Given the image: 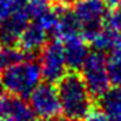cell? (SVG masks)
I'll return each mask as SVG.
<instances>
[{
  "label": "cell",
  "instance_id": "1",
  "mask_svg": "<svg viewBox=\"0 0 121 121\" xmlns=\"http://www.w3.org/2000/svg\"><path fill=\"white\" fill-rule=\"evenodd\" d=\"M61 115L69 121H86L95 109L94 96L81 73L69 72L57 82Z\"/></svg>",
  "mask_w": 121,
  "mask_h": 121
},
{
  "label": "cell",
  "instance_id": "2",
  "mask_svg": "<svg viewBox=\"0 0 121 121\" xmlns=\"http://www.w3.org/2000/svg\"><path fill=\"white\" fill-rule=\"evenodd\" d=\"M42 79L43 77L39 61L27 56L8 65L0 74V82L3 85L4 91L25 99L29 98Z\"/></svg>",
  "mask_w": 121,
  "mask_h": 121
},
{
  "label": "cell",
  "instance_id": "3",
  "mask_svg": "<svg viewBox=\"0 0 121 121\" xmlns=\"http://www.w3.org/2000/svg\"><path fill=\"white\" fill-rule=\"evenodd\" d=\"M73 11L81 25V37L90 42L103 30L109 13L104 0H78Z\"/></svg>",
  "mask_w": 121,
  "mask_h": 121
},
{
  "label": "cell",
  "instance_id": "4",
  "mask_svg": "<svg viewBox=\"0 0 121 121\" xmlns=\"http://www.w3.org/2000/svg\"><path fill=\"white\" fill-rule=\"evenodd\" d=\"M81 76L94 98H99L109 89V76L107 68V55L92 51L81 68Z\"/></svg>",
  "mask_w": 121,
  "mask_h": 121
},
{
  "label": "cell",
  "instance_id": "5",
  "mask_svg": "<svg viewBox=\"0 0 121 121\" xmlns=\"http://www.w3.org/2000/svg\"><path fill=\"white\" fill-rule=\"evenodd\" d=\"M27 99L38 118L43 121H52L60 117V99H59L57 87L53 86V83L40 82Z\"/></svg>",
  "mask_w": 121,
  "mask_h": 121
},
{
  "label": "cell",
  "instance_id": "6",
  "mask_svg": "<svg viewBox=\"0 0 121 121\" xmlns=\"http://www.w3.org/2000/svg\"><path fill=\"white\" fill-rule=\"evenodd\" d=\"M39 65L44 82L57 83L68 73L64 43H61L59 39L50 40L40 51Z\"/></svg>",
  "mask_w": 121,
  "mask_h": 121
},
{
  "label": "cell",
  "instance_id": "7",
  "mask_svg": "<svg viewBox=\"0 0 121 121\" xmlns=\"http://www.w3.org/2000/svg\"><path fill=\"white\" fill-rule=\"evenodd\" d=\"M86 121H121V87H109L100 95L96 108Z\"/></svg>",
  "mask_w": 121,
  "mask_h": 121
},
{
  "label": "cell",
  "instance_id": "8",
  "mask_svg": "<svg viewBox=\"0 0 121 121\" xmlns=\"http://www.w3.org/2000/svg\"><path fill=\"white\" fill-rule=\"evenodd\" d=\"M0 117L9 121H35V113L25 98L11 94L0 95Z\"/></svg>",
  "mask_w": 121,
  "mask_h": 121
},
{
  "label": "cell",
  "instance_id": "9",
  "mask_svg": "<svg viewBox=\"0 0 121 121\" xmlns=\"http://www.w3.org/2000/svg\"><path fill=\"white\" fill-rule=\"evenodd\" d=\"M48 31L37 21H31L22 31L18 39V48L26 55L40 52L42 48L48 43Z\"/></svg>",
  "mask_w": 121,
  "mask_h": 121
},
{
  "label": "cell",
  "instance_id": "10",
  "mask_svg": "<svg viewBox=\"0 0 121 121\" xmlns=\"http://www.w3.org/2000/svg\"><path fill=\"white\" fill-rule=\"evenodd\" d=\"M64 53L68 69L72 72H77L83 66L85 61L90 55V48L86 43V39L79 37H74L64 40Z\"/></svg>",
  "mask_w": 121,
  "mask_h": 121
},
{
  "label": "cell",
  "instance_id": "11",
  "mask_svg": "<svg viewBox=\"0 0 121 121\" xmlns=\"http://www.w3.org/2000/svg\"><path fill=\"white\" fill-rule=\"evenodd\" d=\"M56 35L64 40L81 35V25L74 11L59 7V24Z\"/></svg>",
  "mask_w": 121,
  "mask_h": 121
},
{
  "label": "cell",
  "instance_id": "12",
  "mask_svg": "<svg viewBox=\"0 0 121 121\" xmlns=\"http://www.w3.org/2000/svg\"><path fill=\"white\" fill-rule=\"evenodd\" d=\"M91 43L95 51H99L104 55H112L121 51V33L104 26Z\"/></svg>",
  "mask_w": 121,
  "mask_h": 121
},
{
  "label": "cell",
  "instance_id": "13",
  "mask_svg": "<svg viewBox=\"0 0 121 121\" xmlns=\"http://www.w3.org/2000/svg\"><path fill=\"white\" fill-rule=\"evenodd\" d=\"M26 53H24L18 47H4L0 46V74L8 65L26 57Z\"/></svg>",
  "mask_w": 121,
  "mask_h": 121
},
{
  "label": "cell",
  "instance_id": "14",
  "mask_svg": "<svg viewBox=\"0 0 121 121\" xmlns=\"http://www.w3.org/2000/svg\"><path fill=\"white\" fill-rule=\"evenodd\" d=\"M107 68L109 81L113 86L121 87V51L108 55L107 57Z\"/></svg>",
  "mask_w": 121,
  "mask_h": 121
},
{
  "label": "cell",
  "instance_id": "15",
  "mask_svg": "<svg viewBox=\"0 0 121 121\" xmlns=\"http://www.w3.org/2000/svg\"><path fill=\"white\" fill-rule=\"evenodd\" d=\"M20 7V0H0V22L9 18Z\"/></svg>",
  "mask_w": 121,
  "mask_h": 121
},
{
  "label": "cell",
  "instance_id": "16",
  "mask_svg": "<svg viewBox=\"0 0 121 121\" xmlns=\"http://www.w3.org/2000/svg\"><path fill=\"white\" fill-rule=\"evenodd\" d=\"M51 1L55 3L57 7H61V8H69V7L74 5L78 0H51Z\"/></svg>",
  "mask_w": 121,
  "mask_h": 121
},
{
  "label": "cell",
  "instance_id": "17",
  "mask_svg": "<svg viewBox=\"0 0 121 121\" xmlns=\"http://www.w3.org/2000/svg\"><path fill=\"white\" fill-rule=\"evenodd\" d=\"M105 4L112 8H120L121 7V0H104Z\"/></svg>",
  "mask_w": 121,
  "mask_h": 121
},
{
  "label": "cell",
  "instance_id": "18",
  "mask_svg": "<svg viewBox=\"0 0 121 121\" xmlns=\"http://www.w3.org/2000/svg\"><path fill=\"white\" fill-rule=\"evenodd\" d=\"M52 121H69V120L63 116V117H57V118H55V120H52Z\"/></svg>",
  "mask_w": 121,
  "mask_h": 121
},
{
  "label": "cell",
  "instance_id": "19",
  "mask_svg": "<svg viewBox=\"0 0 121 121\" xmlns=\"http://www.w3.org/2000/svg\"><path fill=\"white\" fill-rule=\"evenodd\" d=\"M3 91H4V89H3V85H1V82H0V95H3Z\"/></svg>",
  "mask_w": 121,
  "mask_h": 121
},
{
  "label": "cell",
  "instance_id": "20",
  "mask_svg": "<svg viewBox=\"0 0 121 121\" xmlns=\"http://www.w3.org/2000/svg\"><path fill=\"white\" fill-rule=\"evenodd\" d=\"M0 121H9L8 118H4V117H0Z\"/></svg>",
  "mask_w": 121,
  "mask_h": 121
}]
</instances>
